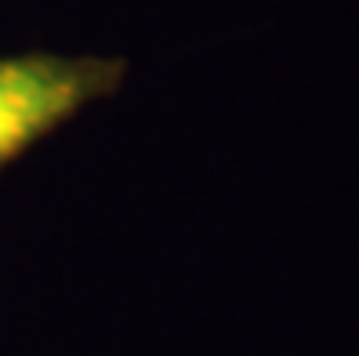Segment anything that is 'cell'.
<instances>
[{"label":"cell","instance_id":"1","mask_svg":"<svg viewBox=\"0 0 359 356\" xmlns=\"http://www.w3.org/2000/svg\"><path fill=\"white\" fill-rule=\"evenodd\" d=\"M128 62L105 55L22 51L0 58V171L83 110L113 98Z\"/></svg>","mask_w":359,"mask_h":356}]
</instances>
